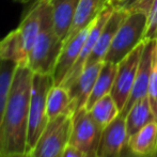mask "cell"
<instances>
[{"label": "cell", "instance_id": "obj_1", "mask_svg": "<svg viewBox=\"0 0 157 157\" xmlns=\"http://www.w3.org/2000/svg\"><path fill=\"white\" fill-rule=\"evenodd\" d=\"M32 78L29 66H17L1 125L0 156L26 153Z\"/></svg>", "mask_w": 157, "mask_h": 157}, {"label": "cell", "instance_id": "obj_2", "mask_svg": "<svg viewBox=\"0 0 157 157\" xmlns=\"http://www.w3.org/2000/svg\"><path fill=\"white\" fill-rule=\"evenodd\" d=\"M63 42L55 29L52 6L49 0H42L41 28L29 55L28 66L33 73L52 75Z\"/></svg>", "mask_w": 157, "mask_h": 157}, {"label": "cell", "instance_id": "obj_3", "mask_svg": "<svg viewBox=\"0 0 157 157\" xmlns=\"http://www.w3.org/2000/svg\"><path fill=\"white\" fill-rule=\"evenodd\" d=\"M147 14L142 11H130L119 27L108 49L105 62L118 64L144 39Z\"/></svg>", "mask_w": 157, "mask_h": 157}, {"label": "cell", "instance_id": "obj_4", "mask_svg": "<svg viewBox=\"0 0 157 157\" xmlns=\"http://www.w3.org/2000/svg\"><path fill=\"white\" fill-rule=\"evenodd\" d=\"M54 86L55 82L52 75L33 73L26 153H29L33 149L39 137L41 136L49 121L46 110V101L48 92Z\"/></svg>", "mask_w": 157, "mask_h": 157}, {"label": "cell", "instance_id": "obj_5", "mask_svg": "<svg viewBox=\"0 0 157 157\" xmlns=\"http://www.w3.org/2000/svg\"><path fill=\"white\" fill-rule=\"evenodd\" d=\"M73 114H62L48 121L43 132L39 137L31 157H61L70 144Z\"/></svg>", "mask_w": 157, "mask_h": 157}, {"label": "cell", "instance_id": "obj_6", "mask_svg": "<svg viewBox=\"0 0 157 157\" xmlns=\"http://www.w3.org/2000/svg\"><path fill=\"white\" fill-rule=\"evenodd\" d=\"M144 43L145 42L143 40L121 62L118 63L117 76L110 94L112 95L118 107L120 108V111L124 108L126 101L132 93Z\"/></svg>", "mask_w": 157, "mask_h": 157}, {"label": "cell", "instance_id": "obj_7", "mask_svg": "<svg viewBox=\"0 0 157 157\" xmlns=\"http://www.w3.org/2000/svg\"><path fill=\"white\" fill-rule=\"evenodd\" d=\"M101 130L87 108H81L73 114L70 144L89 154L96 151Z\"/></svg>", "mask_w": 157, "mask_h": 157}, {"label": "cell", "instance_id": "obj_8", "mask_svg": "<svg viewBox=\"0 0 157 157\" xmlns=\"http://www.w3.org/2000/svg\"><path fill=\"white\" fill-rule=\"evenodd\" d=\"M114 10V6H112L111 3H109L98 15L97 17L92 21L91 27H90L89 33H88V36L86 39V42L83 44V47L80 52V55H79L78 59L75 62L74 66L72 67V70L70 71V73L67 74L66 78L64 79V81L62 82V85L64 88L67 89L75 80L79 77V75L82 73L83 68L86 66V63H87V60L89 58L90 54L93 50L95 44H96L97 40H98L99 35H101V32L103 30L104 26L106 25L107 21L109 19V17L111 16L112 12Z\"/></svg>", "mask_w": 157, "mask_h": 157}, {"label": "cell", "instance_id": "obj_9", "mask_svg": "<svg viewBox=\"0 0 157 157\" xmlns=\"http://www.w3.org/2000/svg\"><path fill=\"white\" fill-rule=\"evenodd\" d=\"M127 140L125 118L118 116L101 130L96 154L99 157H122Z\"/></svg>", "mask_w": 157, "mask_h": 157}, {"label": "cell", "instance_id": "obj_10", "mask_svg": "<svg viewBox=\"0 0 157 157\" xmlns=\"http://www.w3.org/2000/svg\"><path fill=\"white\" fill-rule=\"evenodd\" d=\"M144 47L141 55L140 63H139L138 72H137L136 80L132 87V93L126 101L124 108L120 111V116L125 118L126 114L130 110L135 103L140 101L141 98L147 96L149 89V80L152 68V58H153V49L155 46L156 40H144Z\"/></svg>", "mask_w": 157, "mask_h": 157}, {"label": "cell", "instance_id": "obj_11", "mask_svg": "<svg viewBox=\"0 0 157 157\" xmlns=\"http://www.w3.org/2000/svg\"><path fill=\"white\" fill-rule=\"evenodd\" d=\"M90 27H91V25L88 26L83 30H81L80 32H78L70 41L63 43L62 49H61L56 66H55L54 73H52L55 86L62 85L64 79L66 78L70 71L74 66L83 47V44H85L86 39L88 36Z\"/></svg>", "mask_w": 157, "mask_h": 157}, {"label": "cell", "instance_id": "obj_12", "mask_svg": "<svg viewBox=\"0 0 157 157\" xmlns=\"http://www.w3.org/2000/svg\"><path fill=\"white\" fill-rule=\"evenodd\" d=\"M127 14H128V11L114 6V10L112 12L111 16L109 17L106 25L104 26L103 30L101 32V35H99L98 40H97L96 44H95L93 50H92L89 58H88L86 66L92 65V64L98 63V62H103L114 35H116L121 24L125 19V17L127 16Z\"/></svg>", "mask_w": 157, "mask_h": 157}, {"label": "cell", "instance_id": "obj_13", "mask_svg": "<svg viewBox=\"0 0 157 157\" xmlns=\"http://www.w3.org/2000/svg\"><path fill=\"white\" fill-rule=\"evenodd\" d=\"M103 63L104 61L86 66L78 78L67 88V91L70 93L71 99H72L74 112L86 107L88 99L93 90L96 78L101 72Z\"/></svg>", "mask_w": 157, "mask_h": 157}, {"label": "cell", "instance_id": "obj_14", "mask_svg": "<svg viewBox=\"0 0 157 157\" xmlns=\"http://www.w3.org/2000/svg\"><path fill=\"white\" fill-rule=\"evenodd\" d=\"M109 3L110 0H79L72 26L63 43L70 41L78 32L91 25L97 15Z\"/></svg>", "mask_w": 157, "mask_h": 157}, {"label": "cell", "instance_id": "obj_15", "mask_svg": "<svg viewBox=\"0 0 157 157\" xmlns=\"http://www.w3.org/2000/svg\"><path fill=\"white\" fill-rule=\"evenodd\" d=\"M127 149L136 156H152L157 153V120H154L130 136Z\"/></svg>", "mask_w": 157, "mask_h": 157}, {"label": "cell", "instance_id": "obj_16", "mask_svg": "<svg viewBox=\"0 0 157 157\" xmlns=\"http://www.w3.org/2000/svg\"><path fill=\"white\" fill-rule=\"evenodd\" d=\"M52 6L55 29L58 36L64 42L68 33L79 0H49Z\"/></svg>", "mask_w": 157, "mask_h": 157}, {"label": "cell", "instance_id": "obj_17", "mask_svg": "<svg viewBox=\"0 0 157 157\" xmlns=\"http://www.w3.org/2000/svg\"><path fill=\"white\" fill-rule=\"evenodd\" d=\"M0 59L13 61L17 65L28 66L29 56L25 49L18 28L11 31L0 41Z\"/></svg>", "mask_w": 157, "mask_h": 157}, {"label": "cell", "instance_id": "obj_18", "mask_svg": "<svg viewBox=\"0 0 157 157\" xmlns=\"http://www.w3.org/2000/svg\"><path fill=\"white\" fill-rule=\"evenodd\" d=\"M41 4L42 0H34L33 6L26 14L21 25L18 26L28 56L30 55L33 46H34L40 32V28H41Z\"/></svg>", "mask_w": 157, "mask_h": 157}, {"label": "cell", "instance_id": "obj_19", "mask_svg": "<svg viewBox=\"0 0 157 157\" xmlns=\"http://www.w3.org/2000/svg\"><path fill=\"white\" fill-rule=\"evenodd\" d=\"M154 120L157 119L154 117L147 96L135 103L125 117L128 138Z\"/></svg>", "mask_w": 157, "mask_h": 157}, {"label": "cell", "instance_id": "obj_20", "mask_svg": "<svg viewBox=\"0 0 157 157\" xmlns=\"http://www.w3.org/2000/svg\"><path fill=\"white\" fill-rule=\"evenodd\" d=\"M117 71H118V64L105 62L104 61L103 66L101 68V72H99L98 76L96 78V81L94 83L91 95H90L89 99L87 101V105H86V108L88 110H90V108L98 99H101L105 95L111 93L114 79H116L117 76Z\"/></svg>", "mask_w": 157, "mask_h": 157}, {"label": "cell", "instance_id": "obj_21", "mask_svg": "<svg viewBox=\"0 0 157 157\" xmlns=\"http://www.w3.org/2000/svg\"><path fill=\"white\" fill-rule=\"evenodd\" d=\"M46 110L49 120L62 114H74L72 99L67 89L63 86H54L47 94Z\"/></svg>", "mask_w": 157, "mask_h": 157}, {"label": "cell", "instance_id": "obj_22", "mask_svg": "<svg viewBox=\"0 0 157 157\" xmlns=\"http://www.w3.org/2000/svg\"><path fill=\"white\" fill-rule=\"evenodd\" d=\"M91 117L101 128L106 127L110 122L120 116V108L111 94H107L96 101L89 110Z\"/></svg>", "mask_w": 157, "mask_h": 157}, {"label": "cell", "instance_id": "obj_23", "mask_svg": "<svg viewBox=\"0 0 157 157\" xmlns=\"http://www.w3.org/2000/svg\"><path fill=\"white\" fill-rule=\"evenodd\" d=\"M17 66L18 65L13 61L0 59V132L11 85Z\"/></svg>", "mask_w": 157, "mask_h": 157}, {"label": "cell", "instance_id": "obj_24", "mask_svg": "<svg viewBox=\"0 0 157 157\" xmlns=\"http://www.w3.org/2000/svg\"><path fill=\"white\" fill-rule=\"evenodd\" d=\"M147 98H149L154 117L157 119V40L153 49L152 68L149 80V89H147Z\"/></svg>", "mask_w": 157, "mask_h": 157}, {"label": "cell", "instance_id": "obj_25", "mask_svg": "<svg viewBox=\"0 0 157 157\" xmlns=\"http://www.w3.org/2000/svg\"><path fill=\"white\" fill-rule=\"evenodd\" d=\"M143 40H157V0H153L147 12V24Z\"/></svg>", "mask_w": 157, "mask_h": 157}, {"label": "cell", "instance_id": "obj_26", "mask_svg": "<svg viewBox=\"0 0 157 157\" xmlns=\"http://www.w3.org/2000/svg\"><path fill=\"white\" fill-rule=\"evenodd\" d=\"M152 2H153V0H120L117 3L111 4L116 8L123 9L128 12H130V11H142L147 14Z\"/></svg>", "mask_w": 157, "mask_h": 157}, {"label": "cell", "instance_id": "obj_27", "mask_svg": "<svg viewBox=\"0 0 157 157\" xmlns=\"http://www.w3.org/2000/svg\"><path fill=\"white\" fill-rule=\"evenodd\" d=\"M61 157H87V154L83 153L82 151H80L77 147H75L74 145L68 144L66 149L64 150Z\"/></svg>", "mask_w": 157, "mask_h": 157}, {"label": "cell", "instance_id": "obj_28", "mask_svg": "<svg viewBox=\"0 0 157 157\" xmlns=\"http://www.w3.org/2000/svg\"><path fill=\"white\" fill-rule=\"evenodd\" d=\"M123 155H124V157H141V156H136V155H134V154L130 153V152L128 151L127 147H126V149L124 150V153H123ZM144 157H157V153L154 154V155H152V156H144Z\"/></svg>", "mask_w": 157, "mask_h": 157}, {"label": "cell", "instance_id": "obj_29", "mask_svg": "<svg viewBox=\"0 0 157 157\" xmlns=\"http://www.w3.org/2000/svg\"><path fill=\"white\" fill-rule=\"evenodd\" d=\"M0 157H31L29 153H23V154H13V155H4Z\"/></svg>", "mask_w": 157, "mask_h": 157}, {"label": "cell", "instance_id": "obj_30", "mask_svg": "<svg viewBox=\"0 0 157 157\" xmlns=\"http://www.w3.org/2000/svg\"><path fill=\"white\" fill-rule=\"evenodd\" d=\"M87 157H99V156L96 154V151H92L89 154H87ZM122 157H124V155H122Z\"/></svg>", "mask_w": 157, "mask_h": 157}, {"label": "cell", "instance_id": "obj_31", "mask_svg": "<svg viewBox=\"0 0 157 157\" xmlns=\"http://www.w3.org/2000/svg\"><path fill=\"white\" fill-rule=\"evenodd\" d=\"M14 1H16V2H19V3H27V2H29V1H32V0H14Z\"/></svg>", "mask_w": 157, "mask_h": 157}, {"label": "cell", "instance_id": "obj_32", "mask_svg": "<svg viewBox=\"0 0 157 157\" xmlns=\"http://www.w3.org/2000/svg\"><path fill=\"white\" fill-rule=\"evenodd\" d=\"M119 1H120V0H110V3L113 4V3H117V2H119Z\"/></svg>", "mask_w": 157, "mask_h": 157}]
</instances>
